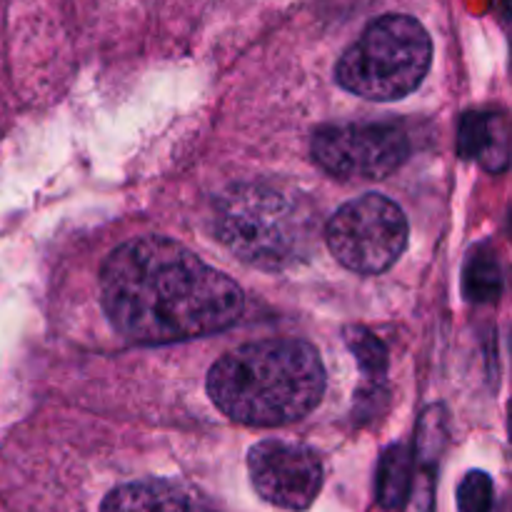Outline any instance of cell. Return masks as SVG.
Instances as JSON below:
<instances>
[{"label": "cell", "mask_w": 512, "mask_h": 512, "mask_svg": "<svg viewBox=\"0 0 512 512\" xmlns=\"http://www.w3.org/2000/svg\"><path fill=\"white\" fill-rule=\"evenodd\" d=\"M113 328L133 343H175L233 325L243 290L175 240L145 235L115 248L100 270Z\"/></svg>", "instance_id": "cell-1"}, {"label": "cell", "mask_w": 512, "mask_h": 512, "mask_svg": "<svg viewBox=\"0 0 512 512\" xmlns=\"http://www.w3.org/2000/svg\"><path fill=\"white\" fill-rule=\"evenodd\" d=\"M325 393V368L305 340H260L225 353L210 368L208 395L240 425L278 428L305 418Z\"/></svg>", "instance_id": "cell-2"}, {"label": "cell", "mask_w": 512, "mask_h": 512, "mask_svg": "<svg viewBox=\"0 0 512 512\" xmlns=\"http://www.w3.org/2000/svg\"><path fill=\"white\" fill-rule=\"evenodd\" d=\"M215 238L240 260L280 270L303 258L315 240V215L303 198L263 183L235 185L215 205Z\"/></svg>", "instance_id": "cell-3"}, {"label": "cell", "mask_w": 512, "mask_h": 512, "mask_svg": "<svg viewBox=\"0 0 512 512\" xmlns=\"http://www.w3.org/2000/svg\"><path fill=\"white\" fill-rule=\"evenodd\" d=\"M433 43L423 25L410 15H383L338 60L335 78L360 98L400 100L428 75Z\"/></svg>", "instance_id": "cell-4"}, {"label": "cell", "mask_w": 512, "mask_h": 512, "mask_svg": "<svg viewBox=\"0 0 512 512\" xmlns=\"http://www.w3.org/2000/svg\"><path fill=\"white\" fill-rule=\"evenodd\" d=\"M330 253L340 265L360 275H380L398 263L408 245V218L385 195H360L330 218Z\"/></svg>", "instance_id": "cell-5"}, {"label": "cell", "mask_w": 512, "mask_h": 512, "mask_svg": "<svg viewBox=\"0 0 512 512\" xmlns=\"http://www.w3.org/2000/svg\"><path fill=\"white\" fill-rule=\"evenodd\" d=\"M405 133L388 123L325 125L313 135V158L335 178L383 180L408 160Z\"/></svg>", "instance_id": "cell-6"}, {"label": "cell", "mask_w": 512, "mask_h": 512, "mask_svg": "<svg viewBox=\"0 0 512 512\" xmlns=\"http://www.w3.org/2000/svg\"><path fill=\"white\" fill-rule=\"evenodd\" d=\"M248 473L255 493L275 508L303 512L323 488V463L308 445L263 440L248 453Z\"/></svg>", "instance_id": "cell-7"}, {"label": "cell", "mask_w": 512, "mask_h": 512, "mask_svg": "<svg viewBox=\"0 0 512 512\" xmlns=\"http://www.w3.org/2000/svg\"><path fill=\"white\" fill-rule=\"evenodd\" d=\"M100 512H208L190 488L170 480H140L115 488Z\"/></svg>", "instance_id": "cell-8"}, {"label": "cell", "mask_w": 512, "mask_h": 512, "mask_svg": "<svg viewBox=\"0 0 512 512\" xmlns=\"http://www.w3.org/2000/svg\"><path fill=\"white\" fill-rule=\"evenodd\" d=\"M460 153L465 158L483 160L485 168L498 170L495 158L508 163V138H505V123L498 115L470 113L460 128Z\"/></svg>", "instance_id": "cell-9"}, {"label": "cell", "mask_w": 512, "mask_h": 512, "mask_svg": "<svg viewBox=\"0 0 512 512\" xmlns=\"http://www.w3.org/2000/svg\"><path fill=\"white\" fill-rule=\"evenodd\" d=\"M413 480V455L405 445H393L385 450L378 470V500L383 508H403Z\"/></svg>", "instance_id": "cell-10"}, {"label": "cell", "mask_w": 512, "mask_h": 512, "mask_svg": "<svg viewBox=\"0 0 512 512\" xmlns=\"http://www.w3.org/2000/svg\"><path fill=\"white\" fill-rule=\"evenodd\" d=\"M500 293V270L493 255H473L465 268V295L475 303L493 300Z\"/></svg>", "instance_id": "cell-11"}, {"label": "cell", "mask_w": 512, "mask_h": 512, "mask_svg": "<svg viewBox=\"0 0 512 512\" xmlns=\"http://www.w3.org/2000/svg\"><path fill=\"white\" fill-rule=\"evenodd\" d=\"M345 340H348L350 350L355 353V358H358L365 375H368V378H383L385 368H388V353H385L383 343H380L375 335H370L368 330L360 328L348 330Z\"/></svg>", "instance_id": "cell-12"}, {"label": "cell", "mask_w": 512, "mask_h": 512, "mask_svg": "<svg viewBox=\"0 0 512 512\" xmlns=\"http://www.w3.org/2000/svg\"><path fill=\"white\" fill-rule=\"evenodd\" d=\"M495 488L493 480L483 470H473L463 478L458 488V512H493Z\"/></svg>", "instance_id": "cell-13"}]
</instances>
